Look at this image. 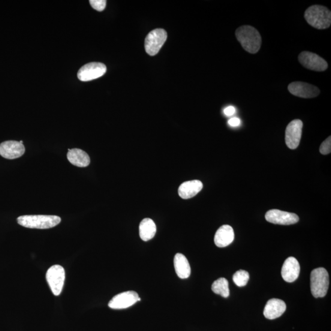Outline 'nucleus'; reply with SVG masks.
<instances>
[{
	"label": "nucleus",
	"mask_w": 331,
	"mask_h": 331,
	"mask_svg": "<svg viewBox=\"0 0 331 331\" xmlns=\"http://www.w3.org/2000/svg\"><path fill=\"white\" fill-rule=\"evenodd\" d=\"M265 218L271 224L281 225H290L296 224L299 220V216L293 213L282 211L278 209L269 210Z\"/></svg>",
	"instance_id": "obj_11"
},
{
	"label": "nucleus",
	"mask_w": 331,
	"mask_h": 331,
	"mask_svg": "<svg viewBox=\"0 0 331 331\" xmlns=\"http://www.w3.org/2000/svg\"><path fill=\"white\" fill-rule=\"evenodd\" d=\"M156 233L155 222L150 218H144L140 225V236L144 241H148L154 237Z\"/></svg>",
	"instance_id": "obj_20"
},
{
	"label": "nucleus",
	"mask_w": 331,
	"mask_h": 331,
	"mask_svg": "<svg viewBox=\"0 0 331 331\" xmlns=\"http://www.w3.org/2000/svg\"><path fill=\"white\" fill-rule=\"evenodd\" d=\"M320 151L321 154L327 155L331 152V137H327L321 144Z\"/></svg>",
	"instance_id": "obj_24"
},
{
	"label": "nucleus",
	"mask_w": 331,
	"mask_h": 331,
	"mask_svg": "<svg viewBox=\"0 0 331 331\" xmlns=\"http://www.w3.org/2000/svg\"><path fill=\"white\" fill-rule=\"evenodd\" d=\"M234 239V232L230 225H223L216 232L214 242L218 247L224 248L230 245Z\"/></svg>",
	"instance_id": "obj_16"
},
{
	"label": "nucleus",
	"mask_w": 331,
	"mask_h": 331,
	"mask_svg": "<svg viewBox=\"0 0 331 331\" xmlns=\"http://www.w3.org/2000/svg\"><path fill=\"white\" fill-rule=\"evenodd\" d=\"M67 158L72 164L77 167H87L90 163V158L89 155L84 150L79 149H73L69 150Z\"/></svg>",
	"instance_id": "obj_19"
},
{
	"label": "nucleus",
	"mask_w": 331,
	"mask_h": 331,
	"mask_svg": "<svg viewBox=\"0 0 331 331\" xmlns=\"http://www.w3.org/2000/svg\"><path fill=\"white\" fill-rule=\"evenodd\" d=\"M203 183L198 180H190L185 182L180 185L178 192L180 197L184 200L195 197L199 192L202 190Z\"/></svg>",
	"instance_id": "obj_17"
},
{
	"label": "nucleus",
	"mask_w": 331,
	"mask_h": 331,
	"mask_svg": "<svg viewBox=\"0 0 331 331\" xmlns=\"http://www.w3.org/2000/svg\"><path fill=\"white\" fill-rule=\"evenodd\" d=\"M106 65L102 63L92 62L84 65L77 73V77L82 82L98 79L106 73Z\"/></svg>",
	"instance_id": "obj_8"
},
{
	"label": "nucleus",
	"mask_w": 331,
	"mask_h": 331,
	"mask_svg": "<svg viewBox=\"0 0 331 331\" xmlns=\"http://www.w3.org/2000/svg\"><path fill=\"white\" fill-rule=\"evenodd\" d=\"M174 265L177 275L180 279H187L190 275V265L185 256L182 254H177L174 257Z\"/></svg>",
	"instance_id": "obj_18"
},
{
	"label": "nucleus",
	"mask_w": 331,
	"mask_h": 331,
	"mask_svg": "<svg viewBox=\"0 0 331 331\" xmlns=\"http://www.w3.org/2000/svg\"><path fill=\"white\" fill-rule=\"evenodd\" d=\"M288 89L292 95L302 98H315L320 93V90L318 87L300 81L289 84Z\"/></svg>",
	"instance_id": "obj_10"
},
{
	"label": "nucleus",
	"mask_w": 331,
	"mask_h": 331,
	"mask_svg": "<svg viewBox=\"0 0 331 331\" xmlns=\"http://www.w3.org/2000/svg\"><path fill=\"white\" fill-rule=\"evenodd\" d=\"M228 123L230 126L236 127V126L240 125V120L239 118H237V117H234V118L229 120Z\"/></svg>",
	"instance_id": "obj_26"
},
{
	"label": "nucleus",
	"mask_w": 331,
	"mask_h": 331,
	"mask_svg": "<svg viewBox=\"0 0 331 331\" xmlns=\"http://www.w3.org/2000/svg\"><path fill=\"white\" fill-rule=\"evenodd\" d=\"M139 297V295L136 292L133 291L123 292L114 296L108 304V306L113 309L128 308L137 302Z\"/></svg>",
	"instance_id": "obj_12"
},
{
	"label": "nucleus",
	"mask_w": 331,
	"mask_h": 331,
	"mask_svg": "<svg viewBox=\"0 0 331 331\" xmlns=\"http://www.w3.org/2000/svg\"><path fill=\"white\" fill-rule=\"evenodd\" d=\"M212 290L213 293L220 295L221 296L227 298L230 296L229 283L225 278H219L213 283Z\"/></svg>",
	"instance_id": "obj_21"
},
{
	"label": "nucleus",
	"mask_w": 331,
	"mask_h": 331,
	"mask_svg": "<svg viewBox=\"0 0 331 331\" xmlns=\"http://www.w3.org/2000/svg\"><path fill=\"white\" fill-rule=\"evenodd\" d=\"M329 284V274L326 269L319 267L312 270L311 274V288L313 296L318 298L326 296Z\"/></svg>",
	"instance_id": "obj_4"
},
{
	"label": "nucleus",
	"mask_w": 331,
	"mask_h": 331,
	"mask_svg": "<svg viewBox=\"0 0 331 331\" xmlns=\"http://www.w3.org/2000/svg\"><path fill=\"white\" fill-rule=\"evenodd\" d=\"M236 37L243 49L252 54L257 53L261 46V37L258 30L250 25L239 27L235 32Z\"/></svg>",
	"instance_id": "obj_1"
},
{
	"label": "nucleus",
	"mask_w": 331,
	"mask_h": 331,
	"mask_svg": "<svg viewBox=\"0 0 331 331\" xmlns=\"http://www.w3.org/2000/svg\"><path fill=\"white\" fill-rule=\"evenodd\" d=\"M25 147L20 141H7L0 144V155L9 159H16L25 153Z\"/></svg>",
	"instance_id": "obj_13"
},
{
	"label": "nucleus",
	"mask_w": 331,
	"mask_h": 331,
	"mask_svg": "<svg viewBox=\"0 0 331 331\" xmlns=\"http://www.w3.org/2000/svg\"><path fill=\"white\" fill-rule=\"evenodd\" d=\"M303 123L299 119L293 120L287 126L285 131V142L289 149H296L301 139Z\"/></svg>",
	"instance_id": "obj_9"
},
{
	"label": "nucleus",
	"mask_w": 331,
	"mask_h": 331,
	"mask_svg": "<svg viewBox=\"0 0 331 331\" xmlns=\"http://www.w3.org/2000/svg\"><path fill=\"white\" fill-rule=\"evenodd\" d=\"M250 275L247 271L244 270H239L234 273L233 275V281L238 287H244L249 281Z\"/></svg>",
	"instance_id": "obj_22"
},
{
	"label": "nucleus",
	"mask_w": 331,
	"mask_h": 331,
	"mask_svg": "<svg viewBox=\"0 0 331 331\" xmlns=\"http://www.w3.org/2000/svg\"><path fill=\"white\" fill-rule=\"evenodd\" d=\"M287 306L284 300L271 299L266 303L264 309V317L269 320H274L284 314Z\"/></svg>",
	"instance_id": "obj_15"
},
{
	"label": "nucleus",
	"mask_w": 331,
	"mask_h": 331,
	"mask_svg": "<svg viewBox=\"0 0 331 331\" xmlns=\"http://www.w3.org/2000/svg\"><path fill=\"white\" fill-rule=\"evenodd\" d=\"M90 4L94 10L101 12L106 8V1L105 0H90Z\"/></svg>",
	"instance_id": "obj_23"
},
{
	"label": "nucleus",
	"mask_w": 331,
	"mask_h": 331,
	"mask_svg": "<svg viewBox=\"0 0 331 331\" xmlns=\"http://www.w3.org/2000/svg\"><path fill=\"white\" fill-rule=\"evenodd\" d=\"M305 19L314 28L323 30L329 28L331 24V12L321 5H314L305 12Z\"/></svg>",
	"instance_id": "obj_2"
},
{
	"label": "nucleus",
	"mask_w": 331,
	"mask_h": 331,
	"mask_svg": "<svg viewBox=\"0 0 331 331\" xmlns=\"http://www.w3.org/2000/svg\"><path fill=\"white\" fill-rule=\"evenodd\" d=\"M17 222L23 227L44 230L56 227L61 218L56 215H23L17 218Z\"/></svg>",
	"instance_id": "obj_3"
},
{
	"label": "nucleus",
	"mask_w": 331,
	"mask_h": 331,
	"mask_svg": "<svg viewBox=\"0 0 331 331\" xmlns=\"http://www.w3.org/2000/svg\"><path fill=\"white\" fill-rule=\"evenodd\" d=\"M236 113L235 107L233 106H228L227 108H225L224 110V113L227 116H233Z\"/></svg>",
	"instance_id": "obj_25"
},
{
	"label": "nucleus",
	"mask_w": 331,
	"mask_h": 331,
	"mask_svg": "<svg viewBox=\"0 0 331 331\" xmlns=\"http://www.w3.org/2000/svg\"><path fill=\"white\" fill-rule=\"evenodd\" d=\"M298 60L304 67L308 70L322 72L327 70L328 67L326 60L315 53L303 51L298 57Z\"/></svg>",
	"instance_id": "obj_7"
},
{
	"label": "nucleus",
	"mask_w": 331,
	"mask_h": 331,
	"mask_svg": "<svg viewBox=\"0 0 331 331\" xmlns=\"http://www.w3.org/2000/svg\"><path fill=\"white\" fill-rule=\"evenodd\" d=\"M167 40V33L164 30L157 29L150 32L145 40V49L150 56L157 54Z\"/></svg>",
	"instance_id": "obj_6"
},
{
	"label": "nucleus",
	"mask_w": 331,
	"mask_h": 331,
	"mask_svg": "<svg viewBox=\"0 0 331 331\" xmlns=\"http://www.w3.org/2000/svg\"><path fill=\"white\" fill-rule=\"evenodd\" d=\"M46 281L51 291L55 296H59L63 290L65 281V271L60 265H53L46 272Z\"/></svg>",
	"instance_id": "obj_5"
},
{
	"label": "nucleus",
	"mask_w": 331,
	"mask_h": 331,
	"mask_svg": "<svg viewBox=\"0 0 331 331\" xmlns=\"http://www.w3.org/2000/svg\"><path fill=\"white\" fill-rule=\"evenodd\" d=\"M300 273L299 262L294 257H289L284 262L281 274L285 282L292 283L296 281Z\"/></svg>",
	"instance_id": "obj_14"
}]
</instances>
